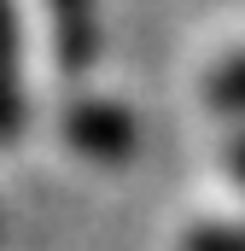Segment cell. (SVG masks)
Instances as JSON below:
<instances>
[{
	"label": "cell",
	"instance_id": "obj_6",
	"mask_svg": "<svg viewBox=\"0 0 245 251\" xmlns=\"http://www.w3.org/2000/svg\"><path fill=\"white\" fill-rule=\"evenodd\" d=\"M228 170H234V181H245V134L228 140Z\"/></svg>",
	"mask_w": 245,
	"mask_h": 251
},
{
	"label": "cell",
	"instance_id": "obj_5",
	"mask_svg": "<svg viewBox=\"0 0 245 251\" xmlns=\"http://www.w3.org/2000/svg\"><path fill=\"white\" fill-rule=\"evenodd\" d=\"M187 251H245V222L240 228H198L187 240Z\"/></svg>",
	"mask_w": 245,
	"mask_h": 251
},
{
	"label": "cell",
	"instance_id": "obj_2",
	"mask_svg": "<svg viewBox=\"0 0 245 251\" xmlns=\"http://www.w3.org/2000/svg\"><path fill=\"white\" fill-rule=\"evenodd\" d=\"M53 12V47H59L64 70H88L99 53V18H94V0H47Z\"/></svg>",
	"mask_w": 245,
	"mask_h": 251
},
{
	"label": "cell",
	"instance_id": "obj_3",
	"mask_svg": "<svg viewBox=\"0 0 245 251\" xmlns=\"http://www.w3.org/2000/svg\"><path fill=\"white\" fill-rule=\"evenodd\" d=\"M24 128V70H18V12L0 0V140Z\"/></svg>",
	"mask_w": 245,
	"mask_h": 251
},
{
	"label": "cell",
	"instance_id": "obj_1",
	"mask_svg": "<svg viewBox=\"0 0 245 251\" xmlns=\"http://www.w3.org/2000/svg\"><path fill=\"white\" fill-rule=\"evenodd\" d=\"M70 140L88 152V158H99V164H117L128 158V146H134V123H128V111L122 105H76L70 111Z\"/></svg>",
	"mask_w": 245,
	"mask_h": 251
},
{
	"label": "cell",
	"instance_id": "obj_4",
	"mask_svg": "<svg viewBox=\"0 0 245 251\" xmlns=\"http://www.w3.org/2000/svg\"><path fill=\"white\" fill-rule=\"evenodd\" d=\"M210 100H216L222 111L245 117V53H228V59L210 70Z\"/></svg>",
	"mask_w": 245,
	"mask_h": 251
}]
</instances>
